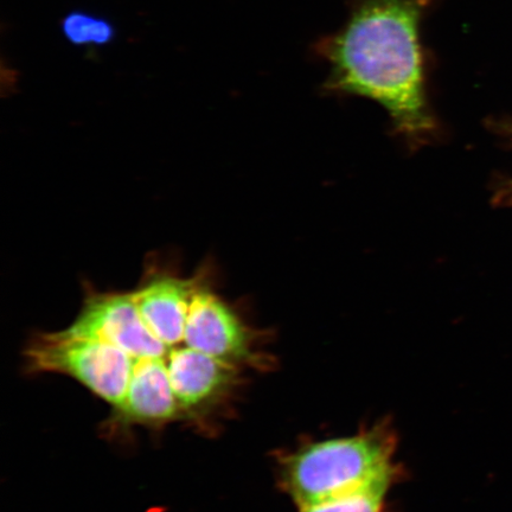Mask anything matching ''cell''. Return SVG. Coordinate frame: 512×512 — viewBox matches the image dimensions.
Segmentation results:
<instances>
[{
  "mask_svg": "<svg viewBox=\"0 0 512 512\" xmlns=\"http://www.w3.org/2000/svg\"><path fill=\"white\" fill-rule=\"evenodd\" d=\"M24 354L29 370L72 377L105 401L119 428L209 427L236 398L245 373L195 344L165 342L144 322L131 293L95 310L87 338L40 334Z\"/></svg>",
  "mask_w": 512,
  "mask_h": 512,
  "instance_id": "obj_1",
  "label": "cell"
},
{
  "mask_svg": "<svg viewBox=\"0 0 512 512\" xmlns=\"http://www.w3.org/2000/svg\"><path fill=\"white\" fill-rule=\"evenodd\" d=\"M435 0H354L347 22L316 44L328 63L325 92L363 96L389 114L411 150L438 139L427 95L421 24Z\"/></svg>",
  "mask_w": 512,
  "mask_h": 512,
  "instance_id": "obj_2",
  "label": "cell"
},
{
  "mask_svg": "<svg viewBox=\"0 0 512 512\" xmlns=\"http://www.w3.org/2000/svg\"><path fill=\"white\" fill-rule=\"evenodd\" d=\"M398 435L388 421L354 435L310 441L278 457V484L297 509L400 475Z\"/></svg>",
  "mask_w": 512,
  "mask_h": 512,
  "instance_id": "obj_3",
  "label": "cell"
},
{
  "mask_svg": "<svg viewBox=\"0 0 512 512\" xmlns=\"http://www.w3.org/2000/svg\"><path fill=\"white\" fill-rule=\"evenodd\" d=\"M198 275L185 279L170 272H151L132 291L140 316L165 342L194 343L187 328Z\"/></svg>",
  "mask_w": 512,
  "mask_h": 512,
  "instance_id": "obj_4",
  "label": "cell"
},
{
  "mask_svg": "<svg viewBox=\"0 0 512 512\" xmlns=\"http://www.w3.org/2000/svg\"><path fill=\"white\" fill-rule=\"evenodd\" d=\"M403 473L389 476L347 495L328 501L306 505L298 512H390L388 497L390 491L399 484Z\"/></svg>",
  "mask_w": 512,
  "mask_h": 512,
  "instance_id": "obj_5",
  "label": "cell"
},
{
  "mask_svg": "<svg viewBox=\"0 0 512 512\" xmlns=\"http://www.w3.org/2000/svg\"><path fill=\"white\" fill-rule=\"evenodd\" d=\"M62 35L75 47H106L117 37L114 24L85 10L68 12L61 21Z\"/></svg>",
  "mask_w": 512,
  "mask_h": 512,
  "instance_id": "obj_6",
  "label": "cell"
},
{
  "mask_svg": "<svg viewBox=\"0 0 512 512\" xmlns=\"http://www.w3.org/2000/svg\"><path fill=\"white\" fill-rule=\"evenodd\" d=\"M509 132L511 133V136H512V125H511V127H510V131H509Z\"/></svg>",
  "mask_w": 512,
  "mask_h": 512,
  "instance_id": "obj_7",
  "label": "cell"
},
{
  "mask_svg": "<svg viewBox=\"0 0 512 512\" xmlns=\"http://www.w3.org/2000/svg\"><path fill=\"white\" fill-rule=\"evenodd\" d=\"M508 192H512V185H511V188L509 190H507Z\"/></svg>",
  "mask_w": 512,
  "mask_h": 512,
  "instance_id": "obj_8",
  "label": "cell"
}]
</instances>
